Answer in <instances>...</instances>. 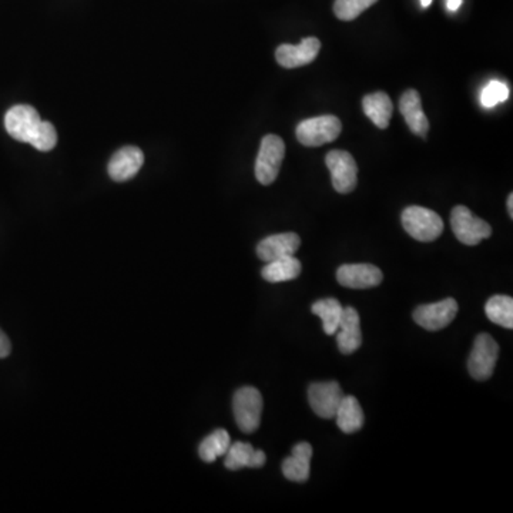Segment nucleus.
<instances>
[{
  "mask_svg": "<svg viewBox=\"0 0 513 513\" xmlns=\"http://www.w3.org/2000/svg\"><path fill=\"white\" fill-rule=\"evenodd\" d=\"M401 221L405 232L420 242L435 241L444 232V221L439 214L425 207H406Z\"/></svg>",
  "mask_w": 513,
  "mask_h": 513,
  "instance_id": "1",
  "label": "nucleus"
},
{
  "mask_svg": "<svg viewBox=\"0 0 513 513\" xmlns=\"http://www.w3.org/2000/svg\"><path fill=\"white\" fill-rule=\"evenodd\" d=\"M263 396L254 387H242L232 398L235 422L244 434H253L260 428Z\"/></svg>",
  "mask_w": 513,
  "mask_h": 513,
  "instance_id": "2",
  "label": "nucleus"
},
{
  "mask_svg": "<svg viewBox=\"0 0 513 513\" xmlns=\"http://www.w3.org/2000/svg\"><path fill=\"white\" fill-rule=\"evenodd\" d=\"M342 125L338 118L327 114L320 118H308L297 126V140L306 147L322 146L325 142L337 140L341 134Z\"/></svg>",
  "mask_w": 513,
  "mask_h": 513,
  "instance_id": "3",
  "label": "nucleus"
},
{
  "mask_svg": "<svg viewBox=\"0 0 513 513\" xmlns=\"http://www.w3.org/2000/svg\"><path fill=\"white\" fill-rule=\"evenodd\" d=\"M451 227L456 239L465 246H477L482 240L489 239L492 235V227L476 217L472 211L465 206H456L451 213Z\"/></svg>",
  "mask_w": 513,
  "mask_h": 513,
  "instance_id": "4",
  "label": "nucleus"
},
{
  "mask_svg": "<svg viewBox=\"0 0 513 513\" xmlns=\"http://www.w3.org/2000/svg\"><path fill=\"white\" fill-rule=\"evenodd\" d=\"M284 156V140L275 134L265 135L256 161V177L261 184L270 185L275 182Z\"/></svg>",
  "mask_w": 513,
  "mask_h": 513,
  "instance_id": "5",
  "label": "nucleus"
},
{
  "mask_svg": "<svg viewBox=\"0 0 513 513\" xmlns=\"http://www.w3.org/2000/svg\"><path fill=\"white\" fill-rule=\"evenodd\" d=\"M42 118L35 107L18 104L4 116V127L12 139L32 144L42 126Z\"/></svg>",
  "mask_w": 513,
  "mask_h": 513,
  "instance_id": "6",
  "label": "nucleus"
},
{
  "mask_svg": "<svg viewBox=\"0 0 513 513\" xmlns=\"http://www.w3.org/2000/svg\"><path fill=\"white\" fill-rule=\"evenodd\" d=\"M499 346L489 334H479L468 360L470 377L476 381H486L493 374L498 362Z\"/></svg>",
  "mask_w": 513,
  "mask_h": 513,
  "instance_id": "7",
  "label": "nucleus"
},
{
  "mask_svg": "<svg viewBox=\"0 0 513 513\" xmlns=\"http://www.w3.org/2000/svg\"><path fill=\"white\" fill-rule=\"evenodd\" d=\"M327 167L331 171L332 187L335 191L348 194L358 183V167L354 157L344 150H332L325 159Z\"/></svg>",
  "mask_w": 513,
  "mask_h": 513,
  "instance_id": "8",
  "label": "nucleus"
},
{
  "mask_svg": "<svg viewBox=\"0 0 513 513\" xmlns=\"http://www.w3.org/2000/svg\"><path fill=\"white\" fill-rule=\"evenodd\" d=\"M458 314V303L453 298L442 299L439 303L425 304L413 311V320L428 331H439L448 327Z\"/></svg>",
  "mask_w": 513,
  "mask_h": 513,
  "instance_id": "9",
  "label": "nucleus"
},
{
  "mask_svg": "<svg viewBox=\"0 0 513 513\" xmlns=\"http://www.w3.org/2000/svg\"><path fill=\"white\" fill-rule=\"evenodd\" d=\"M344 392L338 382H315L308 388V401L318 417L331 419L344 398Z\"/></svg>",
  "mask_w": 513,
  "mask_h": 513,
  "instance_id": "10",
  "label": "nucleus"
},
{
  "mask_svg": "<svg viewBox=\"0 0 513 513\" xmlns=\"http://www.w3.org/2000/svg\"><path fill=\"white\" fill-rule=\"evenodd\" d=\"M337 280L346 289H368L381 284L384 274L372 264H344L337 271Z\"/></svg>",
  "mask_w": 513,
  "mask_h": 513,
  "instance_id": "11",
  "label": "nucleus"
},
{
  "mask_svg": "<svg viewBox=\"0 0 513 513\" xmlns=\"http://www.w3.org/2000/svg\"><path fill=\"white\" fill-rule=\"evenodd\" d=\"M321 42L317 37H306L303 42L294 45H281L275 52L278 64L285 69H297L313 63L320 53Z\"/></svg>",
  "mask_w": 513,
  "mask_h": 513,
  "instance_id": "12",
  "label": "nucleus"
},
{
  "mask_svg": "<svg viewBox=\"0 0 513 513\" xmlns=\"http://www.w3.org/2000/svg\"><path fill=\"white\" fill-rule=\"evenodd\" d=\"M299 246H301V239L296 232L270 235L267 239L258 242L256 256L260 260L270 263L278 258L294 256L298 251Z\"/></svg>",
  "mask_w": 513,
  "mask_h": 513,
  "instance_id": "13",
  "label": "nucleus"
},
{
  "mask_svg": "<svg viewBox=\"0 0 513 513\" xmlns=\"http://www.w3.org/2000/svg\"><path fill=\"white\" fill-rule=\"evenodd\" d=\"M337 344L339 351L346 355L355 353L362 344V332H361L360 314L353 306H346L342 310L339 320Z\"/></svg>",
  "mask_w": 513,
  "mask_h": 513,
  "instance_id": "14",
  "label": "nucleus"
},
{
  "mask_svg": "<svg viewBox=\"0 0 513 513\" xmlns=\"http://www.w3.org/2000/svg\"><path fill=\"white\" fill-rule=\"evenodd\" d=\"M144 163L142 151L137 147L127 146L114 153L109 163V175L114 182H127L139 173Z\"/></svg>",
  "mask_w": 513,
  "mask_h": 513,
  "instance_id": "15",
  "label": "nucleus"
},
{
  "mask_svg": "<svg viewBox=\"0 0 513 513\" xmlns=\"http://www.w3.org/2000/svg\"><path fill=\"white\" fill-rule=\"evenodd\" d=\"M399 110L405 118L406 125L410 126L411 132L425 139L429 132V121L424 113L419 93L417 90L411 89L403 93L399 100Z\"/></svg>",
  "mask_w": 513,
  "mask_h": 513,
  "instance_id": "16",
  "label": "nucleus"
},
{
  "mask_svg": "<svg viewBox=\"0 0 513 513\" xmlns=\"http://www.w3.org/2000/svg\"><path fill=\"white\" fill-rule=\"evenodd\" d=\"M311 458L313 446L308 442H299L292 448L291 456L282 462V474L289 481L304 484L310 477Z\"/></svg>",
  "mask_w": 513,
  "mask_h": 513,
  "instance_id": "17",
  "label": "nucleus"
},
{
  "mask_svg": "<svg viewBox=\"0 0 513 513\" xmlns=\"http://www.w3.org/2000/svg\"><path fill=\"white\" fill-rule=\"evenodd\" d=\"M224 465L227 469L240 470L242 468H261L265 465L267 456L260 449H254L246 442H234L225 453Z\"/></svg>",
  "mask_w": 513,
  "mask_h": 513,
  "instance_id": "18",
  "label": "nucleus"
},
{
  "mask_svg": "<svg viewBox=\"0 0 513 513\" xmlns=\"http://www.w3.org/2000/svg\"><path fill=\"white\" fill-rule=\"evenodd\" d=\"M362 109L363 113L367 114V118L378 128L385 130V128L388 127L394 106H392L391 99H389L387 93L377 92L372 93V94H367L362 100Z\"/></svg>",
  "mask_w": 513,
  "mask_h": 513,
  "instance_id": "19",
  "label": "nucleus"
},
{
  "mask_svg": "<svg viewBox=\"0 0 513 513\" xmlns=\"http://www.w3.org/2000/svg\"><path fill=\"white\" fill-rule=\"evenodd\" d=\"M334 418L344 434L360 431L363 425V411L360 401L355 396L344 395Z\"/></svg>",
  "mask_w": 513,
  "mask_h": 513,
  "instance_id": "20",
  "label": "nucleus"
},
{
  "mask_svg": "<svg viewBox=\"0 0 513 513\" xmlns=\"http://www.w3.org/2000/svg\"><path fill=\"white\" fill-rule=\"evenodd\" d=\"M301 263L296 256H284L270 261L261 271L264 280L268 282H285L296 280L301 274Z\"/></svg>",
  "mask_w": 513,
  "mask_h": 513,
  "instance_id": "21",
  "label": "nucleus"
},
{
  "mask_svg": "<svg viewBox=\"0 0 513 513\" xmlns=\"http://www.w3.org/2000/svg\"><path fill=\"white\" fill-rule=\"evenodd\" d=\"M342 310L344 308H342L338 299L335 298L320 299L311 306L313 314H315L322 321V330L328 335L337 334Z\"/></svg>",
  "mask_w": 513,
  "mask_h": 513,
  "instance_id": "22",
  "label": "nucleus"
},
{
  "mask_svg": "<svg viewBox=\"0 0 513 513\" xmlns=\"http://www.w3.org/2000/svg\"><path fill=\"white\" fill-rule=\"evenodd\" d=\"M232 445V438L225 429H217L213 434L208 435L204 441L200 444L199 455L204 462L211 463L227 453L228 448Z\"/></svg>",
  "mask_w": 513,
  "mask_h": 513,
  "instance_id": "23",
  "label": "nucleus"
},
{
  "mask_svg": "<svg viewBox=\"0 0 513 513\" xmlns=\"http://www.w3.org/2000/svg\"><path fill=\"white\" fill-rule=\"evenodd\" d=\"M486 317L493 324L512 330L513 328V299L509 296H493L484 305Z\"/></svg>",
  "mask_w": 513,
  "mask_h": 513,
  "instance_id": "24",
  "label": "nucleus"
},
{
  "mask_svg": "<svg viewBox=\"0 0 513 513\" xmlns=\"http://www.w3.org/2000/svg\"><path fill=\"white\" fill-rule=\"evenodd\" d=\"M378 0H335L334 13L339 20H354Z\"/></svg>",
  "mask_w": 513,
  "mask_h": 513,
  "instance_id": "25",
  "label": "nucleus"
},
{
  "mask_svg": "<svg viewBox=\"0 0 513 513\" xmlns=\"http://www.w3.org/2000/svg\"><path fill=\"white\" fill-rule=\"evenodd\" d=\"M508 99H509V87L505 83L498 82V80L489 83L481 94L484 107H495L496 104L503 103Z\"/></svg>",
  "mask_w": 513,
  "mask_h": 513,
  "instance_id": "26",
  "label": "nucleus"
},
{
  "mask_svg": "<svg viewBox=\"0 0 513 513\" xmlns=\"http://www.w3.org/2000/svg\"><path fill=\"white\" fill-rule=\"evenodd\" d=\"M57 144V133L56 128L49 121H42L39 133L33 140L32 146L39 151H50L53 150Z\"/></svg>",
  "mask_w": 513,
  "mask_h": 513,
  "instance_id": "27",
  "label": "nucleus"
},
{
  "mask_svg": "<svg viewBox=\"0 0 513 513\" xmlns=\"http://www.w3.org/2000/svg\"><path fill=\"white\" fill-rule=\"evenodd\" d=\"M11 341L7 338V335L0 330V358H6L11 354Z\"/></svg>",
  "mask_w": 513,
  "mask_h": 513,
  "instance_id": "28",
  "label": "nucleus"
},
{
  "mask_svg": "<svg viewBox=\"0 0 513 513\" xmlns=\"http://www.w3.org/2000/svg\"><path fill=\"white\" fill-rule=\"evenodd\" d=\"M460 4H462V0H448V2H446V6H448L449 11L451 12L458 11Z\"/></svg>",
  "mask_w": 513,
  "mask_h": 513,
  "instance_id": "29",
  "label": "nucleus"
},
{
  "mask_svg": "<svg viewBox=\"0 0 513 513\" xmlns=\"http://www.w3.org/2000/svg\"><path fill=\"white\" fill-rule=\"evenodd\" d=\"M508 211H509L510 218H513V194L510 192L508 197Z\"/></svg>",
  "mask_w": 513,
  "mask_h": 513,
  "instance_id": "30",
  "label": "nucleus"
},
{
  "mask_svg": "<svg viewBox=\"0 0 513 513\" xmlns=\"http://www.w3.org/2000/svg\"><path fill=\"white\" fill-rule=\"evenodd\" d=\"M432 4V0H420V4H422V7H429L431 6Z\"/></svg>",
  "mask_w": 513,
  "mask_h": 513,
  "instance_id": "31",
  "label": "nucleus"
}]
</instances>
